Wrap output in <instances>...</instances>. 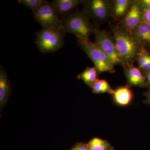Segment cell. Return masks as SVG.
<instances>
[{
	"label": "cell",
	"mask_w": 150,
	"mask_h": 150,
	"mask_svg": "<svg viewBox=\"0 0 150 150\" xmlns=\"http://www.w3.org/2000/svg\"><path fill=\"white\" fill-rule=\"evenodd\" d=\"M83 12L95 21H106L112 17L110 1L108 0H88L83 3Z\"/></svg>",
	"instance_id": "cell-5"
},
{
	"label": "cell",
	"mask_w": 150,
	"mask_h": 150,
	"mask_svg": "<svg viewBox=\"0 0 150 150\" xmlns=\"http://www.w3.org/2000/svg\"><path fill=\"white\" fill-rule=\"evenodd\" d=\"M139 1L143 9L150 10V0H139Z\"/></svg>",
	"instance_id": "cell-21"
},
{
	"label": "cell",
	"mask_w": 150,
	"mask_h": 150,
	"mask_svg": "<svg viewBox=\"0 0 150 150\" xmlns=\"http://www.w3.org/2000/svg\"><path fill=\"white\" fill-rule=\"evenodd\" d=\"M143 20L144 22L150 25V10L143 9Z\"/></svg>",
	"instance_id": "cell-20"
},
{
	"label": "cell",
	"mask_w": 150,
	"mask_h": 150,
	"mask_svg": "<svg viewBox=\"0 0 150 150\" xmlns=\"http://www.w3.org/2000/svg\"><path fill=\"white\" fill-rule=\"evenodd\" d=\"M112 37L123 68L134 66L144 47L133 35L131 30L120 23L111 25Z\"/></svg>",
	"instance_id": "cell-1"
},
{
	"label": "cell",
	"mask_w": 150,
	"mask_h": 150,
	"mask_svg": "<svg viewBox=\"0 0 150 150\" xmlns=\"http://www.w3.org/2000/svg\"><path fill=\"white\" fill-rule=\"evenodd\" d=\"M112 95L115 103L120 106L129 105L133 99L132 92L127 86L118 88L114 90Z\"/></svg>",
	"instance_id": "cell-13"
},
{
	"label": "cell",
	"mask_w": 150,
	"mask_h": 150,
	"mask_svg": "<svg viewBox=\"0 0 150 150\" xmlns=\"http://www.w3.org/2000/svg\"><path fill=\"white\" fill-rule=\"evenodd\" d=\"M144 95L146 97V99L144 101V103L150 105V88L145 93Z\"/></svg>",
	"instance_id": "cell-23"
},
{
	"label": "cell",
	"mask_w": 150,
	"mask_h": 150,
	"mask_svg": "<svg viewBox=\"0 0 150 150\" xmlns=\"http://www.w3.org/2000/svg\"><path fill=\"white\" fill-rule=\"evenodd\" d=\"M111 150H115V149H114V148H113V149H111Z\"/></svg>",
	"instance_id": "cell-26"
},
{
	"label": "cell",
	"mask_w": 150,
	"mask_h": 150,
	"mask_svg": "<svg viewBox=\"0 0 150 150\" xmlns=\"http://www.w3.org/2000/svg\"><path fill=\"white\" fill-rule=\"evenodd\" d=\"M123 69L124 74L127 79L126 86L127 87L150 88L144 76L139 68L131 66L124 67Z\"/></svg>",
	"instance_id": "cell-9"
},
{
	"label": "cell",
	"mask_w": 150,
	"mask_h": 150,
	"mask_svg": "<svg viewBox=\"0 0 150 150\" xmlns=\"http://www.w3.org/2000/svg\"><path fill=\"white\" fill-rule=\"evenodd\" d=\"M63 21L66 33L74 34L78 40H87L94 33L95 27L88 16L83 12L76 11L65 16Z\"/></svg>",
	"instance_id": "cell-2"
},
{
	"label": "cell",
	"mask_w": 150,
	"mask_h": 150,
	"mask_svg": "<svg viewBox=\"0 0 150 150\" xmlns=\"http://www.w3.org/2000/svg\"><path fill=\"white\" fill-rule=\"evenodd\" d=\"M143 22V9L140 5L139 0H133L129 11L119 23L127 29L131 30Z\"/></svg>",
	"instance_id": "cell-8"
},
{
	"label": "cell",
	"mask_w": 150,
	"mask_h": 150,
	"mask_svg": "<svg viewBox=\"0 0 150 150\" xmlns=\"http://www.w3.org/2000/svg\"><path fill=\"white\" fill-rule=\"evenodd\" d=\"M66 33L63 26L58 28H43L36 34L38 48L43 53L58 51L64 45Z\"/></svg>",
	"instance_id": "cell-3"
},
{
	"label": "cell",
	"mask_w": 150,
	"mask_h": 150,
	"mask_svg": "<svg viewBox=\"0 0 150 150\" xmlns=\"http://www.w3.org/2000/svg\"><path fill=\"white\" fill-rule=\"evenodd\" d=\"M149 85L150 86V70L146 71H142Z\"/></svg>",
	"instance_id": "cell-25"
},
{
	"label": "cell",
	"mask_w": 150,
	"mask_h": 150,
	"mask_svg": "<svg viewBox=\"0 0 150 150\" xmlns=\"http://www.w3.org/2000/svg\"><path fill=\"white\" fill-rule=\"evenodd\" d=\"M97 74L98 71L95 67H87L82 72L78 75L77 78L83 81L86 84L91 88L98 79Z\"/></svg>",
	"instance_id": "cell-15"
},
{
	"label": "cell",
	"mask_w": 150,
	"mask_h": 150,
	"mask_svg": "<svg viewBox=\"0 0 150 150\" xmlns=\"http://www.w3.org/2000/svg\"><path fill=\"white\" fill-rule=\"evenodd\" d=\"M79 46L93 62L98 74L104 72L114 73V66L102 49L95 42L89 39L78 40Z\"/></svg>",
	"instance_id": "cell-4"
},
{
	"label": "cell",
	"mask_w": 150,
	"mask_h": 150,
	"mask_svg": "<svg viewBox=\"0 0 150 150\" xmlns=\"http://www.w3.org/2000/svg\"><path fill=\"white\" fill-rule=\"evenodd\" d=\"M91 88L94 93H108L112 95L114 93V90L107 81L104 79H98Z\"/></svg>",
	"instance_id": "cell-16"
},
{
	"label": "cell",
	"mask_w": 150,
	"mask_h": 150,
	"mask_svg": "<svg viewBox=\"0 0 150 150\" xmlns=\"http://www.w3.org/2000/svg\"><path fill=\"white\" fill-rule=\"evenodd\" d=\"M85 1V0H54L51 4L59 16L65 17Z\"/></svg>",
	"instance_id": "cell-10"
},
{
	"label": "cell",
	"mask_w": 150,
	"mask_h": 150,
	"mask_svg": "<svg viewBox=\"0 0 150 150\" xmlns=\"http://www.w3.org/2000/svg\"></svg>",
	"instance_id": "cell-28"
},
{
	"label": "cell",
	"mask_w": 150,
	"mask_h": 150,
	"mask_svg": "<svg viewBox=\"0 0 150 150\" xmlns=\"http://www.w3.org/2000/svg\"><path fill=\"white\" fill-rule=\"evenodd\" d=\"M18 2L32 10L33 12L47 2L44 0H18Z\"/></svg>",
	"instance_id": "cell-18"
},
{
	"label": "cell",
	"mask_w": 150,
	"mask_h": 150,
	"mask_svg": "<svg viewBox=\"0 0 150 150\" xmlns=\"http://www.w3.org/2000/svg\"><path fill=\"white\" fill-rule=\"evenodd\" d=\"M11 91L8 78L3 67L0 68V107L1 109L7 101Z\"/></svg>",
	"instance_id": "cell-14"
},
{
	"label": "cell",
	"mask_w": 150,
	"mask_h": 150,
	"mask_svg": "<svg viewBox=\"0 0 150 150\" xmlns=\"http://www.w3.org/2000/svg\"><path fill=\"white\" fill-rule=\"evenodd\" d=\"M131 30L133 37L138 40L143 47H150V25L143 22Z\"/></svg>",
	"instance_id": "cell-12"
},
{
	"label": "cell",
	"mask_w": 150,
	"mask_h": 150,
	"mask_svg": "<svg viewBox=\"0 0 150 150\" xmlns=\"http://www.w3.org/2000/svg\"><path fill=\"white\" fill-rule=\"evenodd\" d=\"M87 144L89 150H111L113 148L107 141L98 138L91 139Z\"/></svg>",
	"instance_id": "cell-17"
},
{
	"label": "cell",
	"mask_w": 150,
	"mask_h": 150,
	"mask_svg": "<svg viewBox=\"0 0 150 150\" xmlns=\"http://www.w3.org/2000/svg\"><path fill=\"white\" fill-rule=\"evenodd\" d=\"M133 0H113L110 1L112 17L121 21L126 16L133 3Z\"/></svg>",
	"instance_id": "cell-11"
},
{
	"label": "cell",
	"mask_w": 150,
	"mask_h": 150,
	"mask_svg": "<svg viewBox=\"0 0 150 150\" xmlns=\"http://www.w3.org/2000/svg\"><path fill=\"white\" fill-rule=\"evenodd\" d=\"M94 34L95 36V42L102 49L113 66H122L112 35L96 27Z\"/></svg>",
	"instance_id": "cell-7"
},
{
	"label": "cell",
	"mask_w": 150,
	"mask_h": 150,
	"mask_svg": "<svg viewBox=\"0 0 150 150\" xmlns=\"http://www.w3.org/2000/svg\"><path fill=\"white\" fill-rule=\"evenodd\" d=\"M74 149V150H89L87 144L83 143L78 144Z\"/></svg>",
	"instance_id": "cell-22"
},
{
	"label": "cell",
	"mask_w": 150,
	"mask_h": 150,
	"mask_svg": "<svg viewBox=\"0 0 150 150\" xmlns=\"http://www.w3.org/2000/svg\"><path fill=\"white\" fill-rule=\"evenodd\" d=\"M74 150V148H73V149H71V150Z\"/></svg>",
	"instance_id": "cell-27"
},
{
	"label": "cell",
	"mask_w": 150,
	"mask_h": 150,
	"mask_svg": "<svg viewBox=\"0 0 150 150\" xmlns=\"http://www.w3.org/2000/svg\"><path fill=\"white\" fill-rule=\"evenodd\" d=\"M33 13L35 20L43 28H58L63 26V21L51 3L46 2Z\"/></svg>",
	"instance_id": "cell-6"
},
{
	"label": "cell",
	"mask_w": 150,
	"mask_h": 150,
	"mask_svg": "<svg viewBox=\"0 0 150 150\" xmlns=\"http://www.w3.org/2000/svg\"><path fill=\"white\" fill-rule=\"evenodd\" d=\"M140 70L142 71H146L150 70V56L149 59H148L146 63L145 64Z\"/></svg>",
	"instance_id": "cell-24"
},
{
	"label": "cell",
	"mask_w": 150,
	"mask_h": 150,
	"mask_svg": "<svg viewBox=\"0 0 150 150\" xmlns=\"http://www.w3.org/2000/svg\"><path fill=\"white\" fill-rule=\"evenodd\" d=\"M150 56V53L147 49L144 47L142 53L140 54L137 58V62L138 65V68L141 69L143 66L147 62L148 59Z\"/></svg>",
	"instance_id": "cell-19"
}]
</instances>
